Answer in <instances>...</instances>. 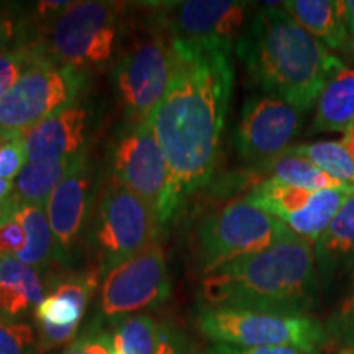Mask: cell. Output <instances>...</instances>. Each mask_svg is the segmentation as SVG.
<instances>
[{
	"instance_id": "7402d4cb",
	"label": "cell",
	"mask_w": 354,
	"mask_h": 354,
	"mask_svg": "<svg viewBox=\"0 0 354 354\" xmlns=\"http://www.w3.org/2000/svg\"><path fill=\"white\" fill-rule=\"evenodd\" d=\"M251 179L258 180V183L261 180H277L281 184L307 190L348 187V184L339 183L326 172L318 169L307 158L299 156L292 151H287L282 156L256 167L251 172Z\"/></svg>"
},
{
	"instance_id": "d4e9b609",
	"label": "cell",
	"mask_w": 354,
	"mask_h": 354,
	"mask_svg": "<svg viewBox=\"0 0 354 354\" xmlns=\"http://www.w3.org/2000/svg\"><path fill=\"white\" fill-rule=\"evenodd\" d=\"M289 151L307 158L318 169L354 187V154L343 141L318 140L299 146H292Z\"/></svg>"
},
{
	"instance_id": "836d02e7",
	"label": "cell",
	"mask_w": 354,
	"mask_h": 354,
	"mask_svg": "<svg viewBox=\"0 0 354 354\" xmlns=\"http://www.w3.org/2000/svg\"><path fill=\"white\" fill-rule=\"evenodd\" d=\"M26 236L15 216L0 220V256H17L25 248Z\"/></svg>"
},
{
	"instance_id": "e575fe53",
	"label": "cell",
	"mask_w": 354,
	"mask_h": 354,
	"mask_svg": "<svg viewBox=\"0 0 354 354\" xmlns=\"http://www.w3.org/2000/svg\"><path fill=\"white\" fill-rule=\"evenodd\" d=\"M207 354H312L295 348H238L232 344L214 343ZM315 354V353H313Z\"/></svg>"
},
{
	"instance_id": "5bb4252c",
	"label": "cell",
	"mask_w": 354,
	"mask_h": 354,
	"mask_svg": "<svg viewBox=\"0 0 354 354\" xmlns=\"http://www.w3.org/2000/svg\"><path fill=\"white\" fill-rule=\"evenodd\" d=\"M287 102L269 95H254L245 102L234 131L240 156L253 165H266L290 149L304 118Z\"/></svg>"
},
{
	"instance_id": "ab89813d",
	"label": "cell",
	"mask_w": 354,
	"mask_h": 354,
	"mask_svg": "<svg viewBox=\"0 0 354 354\" xmlns=\"http://www.w3.org/2000/svg\"><path fill=\"white\" fill-rule=\"evenodd\" d=\"M10 136H12L10 131H6V130H2V128H0V146L6 143V141L10 138Z\"/></svg>"
},
{
	"instance_id": "ac0fdd59",
	"label": "cell",
	"mask_w": 354,
	"mask_h": 354,
	"mask_svg": "<svg viewBox=\"0 0 354 354\" xmlns=\"http://www.w3.org/2000/svg\"><path fill=\"white\" fill-rule=\"evenodd\" d=\"M317 271L323 290L354 276V192L349 196L322 236L313 245Z\"/></svg>"
},
{
	"instance_id": "603a6c76",
	"label": "cell",
	"mask_w": 354,
	"mask_h": 354,
	"mask_svg": "<svg viewBox=\"0 0 354 354\" xmlns=\"http://www.w3.org/2000/svg\"><path fill=\"white\" fill-rule=\"evenodd\" d=\"M13 216L20 221L26 236L25 248L15 258L37 271L46 268L53 258H57V250L44 205L21 203Z\"/></svg>"
},
{
	"instance_id": "f546056e",
	"label": "cell",
	"mask_w": 354,
	"mask_h": 354,
	"mask_svg": "<svg viewBox=\"0 0 354 354\" xmlns=\"http://www.w3.org/2000/svg\"><path fill=\"white\" fill-rule=\"evenodd\" d=\"M0 354H37V336L28 323L0 318Z\"/></svg>"
},
{
	"instance_id": "30bf717a",
	"label": "cell",
	"mask_w": 354,
	"mask_h": 354,
	"mask_svg": "<svg viewBox=\"0 0 354 354\" xmlns=\"http://www.w3.org/2000/svg\"><path fill=\"white\" fill-rule=\"evenodd\" d=\"M171 276L165 251L154 241L141 253L102 274L97 320L110 323L156 308L171 295Z\"/></svg>"
},
{
	"instance_id": "f35d334b",
	"label": "cell",
	"mask_w": 354,
	"mask_h": 354,
	"mask_svg": "<svg viewBox=\"0 0 354 354\" xmlns=\"http://www.w3.org/2000/svg\"><path fill=\"white\" fill-rule=\"evenodd\" d=\"M342 141L348 146L349 151L354 154V122H353V125L349 127L346 131H344V138Z\"/></svg>"
},
{
	"instance_id": "e0dca14e",
	"label": "cell",
	"mask_w": 354,
	"mask_h": 354,
	"mask_svg": "<svg viewBox=\"0 0 354 354\" xmlns=\"http://www.w3.org/2000/svg\"><path fill=\"white\" fill-rule=\"evenodd\" d=\"M88 128L91 109L77 102L15 135L24 148L26 162L68 161L86 151Z\"/></svg>"
},
{
	"instance_id": "3957f363",
	"label": "cell",
	"mask_w": 354,
	"mask_h": 354,
	"mask_svg": "<svg viewBox=\"0 0 354 354\" xmlns=\"http://www.w3.org/2000/svg\"><path fill=\"white\" fill-rule=\"evenodd\" d=\"M322 290L313 246L290 233L261 253L205 274L198 307L312 315Z\"/></svg>"
},
{
	"instance_id": "8fae6325",
	"label": "cell",
	"mask_w": 354,
	"mask_h": 354,
	"mask_svg": "<svg viewBox=\"0 0 354 354\" xmlns=\"http://www.w3.org/2000/svg\"><path fill=\"white\" fill-rule=\"evenodd\" d=\"M109 165L113 183L143 198L161 215L171 176L149 120L127 122L118 128L109 149Z\"/></svg>"
},
{
	"instance_id": "52a82bcc",
	"label": "cell",
	"mask_w": 354,
	"mask_h": 354,
	"mask_svg": "<svg viewBox=\"0 0 354 354\" xmlns=\"http://www.w3.org/2000/svg\"><path fill=\"white\" fill-rule=\"evenodd\" d=\"M290 233L282 221L246 197L236 198L212 212L198 225L197 248L203 276L236 259L261 253Z\"/></svg>"
},
{
	"instance_id": "277c9868",
	"label": "cell",
	"mask_w": 354,
	"mask_h": 354,
	"mask_svg": "<svg viewBox=\"0 0 354 354\" xmlns=\"http://www.w3.org/2000/svg\"><path fill=\"white\" fill-rule=\"evenodd\" d=\"M128 7L107 0L71 2L44 21L30 43L43 59L88 73L113 56L127 28Z\"/></svg>"
},
{
	"instance_id": "4316f807",
	"label": "cell",
	"mask_w": 354,
	"mask_h": 354,
	"mask_svg": "<svg viewBox=\"0 0 354 354\" xmlns=\"http://www.w3.org/2000/svg\"><path fill=\"white\" fill-rule=\"evenodd\" d=\"M323 325L330 342L338 344L339 349H354V276L348 290Z\"/></svg>"
},
{
	"instance_id": "ba28073f",
	"label": "cell",
	"mask_w": 354,
	"mask_h": 354,
	"mask_svg": "<svg viewBox=\"0 0 354 354\" xmlns=\"http://www.w3.org/2000/svg\"><path fill=\"white\" fill-rule=\"evenodd\" d=\"M161 227L153 205L117 183L110 184L97 202L88 228L100 274L158 241Z\"/></svg>"
},
{
	"instance_id": "b9f144b4",
	"label": "cell",
	"mask_w": 354,
	"mask_h": 354,
	"mask_svg": "<svg viewBox=\"0 0 354 354\" xmlns=\"http://www.w3.org/2000/svg\"><path fill=\"white\" fill-rule=\"evenodd\" d=\"M113 354H117V353H113Z\"/></svg>"
},
{
	"instance_id": "d6a6232c",
	"label": "cell",
	"mask_w": 354,
	"mask_h": 354,
	"mask_svg": "<svg viewBox=\"0 0 354 354\" xmlns=\"http://www.w3.org/2000/svg\"><path fill=\"white\" fill-rule=\"evenodd\" d=\"M156 354H196L192 342L183 330L172 323L159 325V342Z\"/></svg>"
},
{
	"instance_id": "9c48e42d",
	"label": "cell",
	"mask_w": 354,
	"mask_h": 354,
	"mask_svg": "<svg viewBox=\"0 0 354 354\" xmlns=\"http://www.w3.org/2000/svg\"><path fill=\"white\" fill-rule=\"evenodd\" d=\"M87 86V71L37 59L0 99V128L28 130L56 110L81 102Z\"/></svg>"
},
{
	"instance_id": "2e32d148",
	"label": "cell",
	"mask_w": 354,
	"mask_h": 354,
	"mask_svg": "<svg viewBox=\"0 0 354 354\" xmlns=\"http://www.w3.org/2000/svg\"><path fill=\"white\" fill-rule=\"evenodd\" d=\"M94 167L87 149L74 161L68 174L44 203L56 240L57 259L71 253L81 240L95 198Z\"/></svg>"
},
{
	"instance_id": "d590c367",
	"label": "cell",
	"mask_w": 354,
	"mask_h": 354,
	"mask_svg": "<svg viewBox=\"0 0 354 354\" xmlns=\"http://www.w3.org/2000/svg\"><path fill=\"white\" fill-rule=\"evenodd\" d=\"M343 20L349 37L354 38V0H342Z\"/></svg>"
},
{
	"instance_id": "5b68a950",
	"label": "cell",
	"mask_w": 354,
	"mask_h": 354,
	"mask_svg": "<svg viewBox=\"0 0 354 354\" xmlns=\"http://www.w3.org/2000/svg\"><path fill=\"white\" fill-rule=\"evenodd\" d=\"M197 326L212 343L238 348H295L313 354L330 342L325 325L312 315L198 307Z\"/></svg>"
},
{
	"instance_id": "8992f818",
	"label": "cell",
	"mask_w": 354,
	"mask_h": 354,
	"mask_svg": "<svg viewBox=\"0 0 354 354\" xmlns=\"http://www.w3.org/2000/svg\"><path fill=\"white\" fill-rule=\"evenodd\" d=\"M176 71L174 41L149 20L123 50L113 71L115 91L127 122L149 120L169 91Z\"/></svg>"
},
{
	"instance_id": "4dcf8cb0",
	"label": "cell",
	"mask_w": 354,
	"mask_h": 354,
	"mask_svg": "<svg viewBox=\"0 0 354 354\" xmlns=\"http://www.w3.org/2000/svg\"><path fill=\"white\" fill-rule=\"evenodd\" d=\"M37 59H43L33 48L32 43L0 56V99L19 81L28 66Z\"/></svg>"
},
{
	"instance_id": "cb8c5ba5",
	"label": "cell",
	"mask_w": 354,
	"mask_h": 354,
	"mask_svg": "<svg viewBox=\"0 0 354 354\" xmlns=\"http://www.w3.org/2000/svg\"><path fill=\"white\" fill-rule=\"evenodd\" d=\"M76 158L68 159V161L26 162L13 183L15 197L20 203H33V205L46 203L53 190L59 185L73 167Z\"/></svg>"
},
{
	"instance_id": "74e56055",
	"label": "cell",
	"mask_w": 354,
	"mask_h": 354,
	"mask_svg": "<svg viewBox=\"0 0 354 354\" xmlns=\"http://www.w3.org/2000/svg\"><path fill=\"white\" fill-rule=\"evenodd\" d=\"M13 183L10 180H6V179H0V202L7 201L8 197L13 194Z\"/></svg>"
},
{
	"instance_id": "44dd1931",
	"label": "cell",
	"mask_w": 354,
	"mask_h": 354,
	"mask_svg": "<svg viewBox=\"0 0 354 354\" xmlns=\"http://www.w3.org/2000/svg\"><path fill=\"white\" fill-rule=\"evenodd\" d=\"M354 122V68L339 71L315 104L313 131H346Z\"/></svg>"
},
{
	"instance_id": "7c38bea8",
	"label": "cell",
	"mask_w": 354,
	"mask_h": 354,
	"mask_svg": "<svg viewBox=\"0 0 354 354\" xmlns=\"http://www.w3.org/2000/svg\"><path fill=\"white\" fill-rule=\"evenodd\" d=\"M149 20L172 39L185 43H216L234 46L246 26L251 2L185 0L149 2Z\"/></svg>"
},
{
	"instance_id": "7a4b0ae2",
	"label": "cell",
	"mask_w": 354,
	"mask_h": 354,
	"mask_svg": "<svg viewBox=\"0 0 354 354\" xmlns=\"http://www.w3.org/2000/svg\"><path fill=\"white\" fill-rule=\"evenodd\" d=\"M277 6L258 8L234 50L264 95L307 113L326 84L346 66Z\"/></svg>"
},
{
	"instance_id": "83f0119b",
	"label": "cell",
	"mask_w": 354,
	"mask_h": 354,
	"mask_svg": "<svg viewBox=\"0 0 354 354\" xmlns=\"http://www.w3.org/2000/svg\"><path fill=\"white\" fill-rule=\"evenodd\" d=\"M35 35L30 20L20 7L0 3V56L32 41Z\"/></svg>"
},
{
	"instance_id": "f1b7e54d",
	"label": "cell",
	"mask_w": 354,
	"mask_h": 354,
	"mask_svg": "<svg viewBox=\"0 0 354 354\" xmlns=\"http://www.w3.org/2000/svg\"><path fill=\"white\" fill-rule=\"evenodd\" d=\"M113 336L105 323L94 318L76 338L69 343L63 354H113Z\"/></svg>"
},
{
	"instance_id": "4fadbf2b",
	"label": "cell",
	"mask_w": 354,
	"mask_h": 354,
	"mask_svg": "<svg viewBox=\"0 0 354 354\" xmlns=\"http://www.w3.org/2000/svg\"><path fill=\"white\" fill-rule=\"evenodd\" d=\"M353 192V185L343 189L307 190L277 180H261L245 197L313 246Z\"/></svg>"
},
{
	"instance_id": "8d00e7d4",
	"label": "cell",
	"mask_w": 354,
	"mask_h": 354,
	"mask_svg": "<svg viewBox=\"0 0 354 354\" xmlns=\"http://www.w3.org/2000/svg\"><path fill=\"white\" fill-rule=\"evenodd\" d=\"M20 205L21 203L19 202V198L15 197V194H12L7 201L0 202V220L7 218V216H12L17 210H19Z\"/></svg>"
},
{
	"instance_id": "d6986e66",
	"label": "cell",
	"mask_w": 354,
	"mask_h": 354,
	"mask_svg": "<svg viewBox=\"0 0 354 354\" xmlns=\"http://www.w3.org/2000/svg\"><path fill=\"white\" fill-rule=\"evenodd\" d=\"M44 299V284L37 269L15 256H0V318L17 320L37 310Z\"/></svg>"
},
{
	"instance_id": "484cf974",
	"label": "cell",
	"mask_w": 354,
	"mask_h": 354,
	"mask_svg": "<svg viewBox=\"0 0 354 354\" xmlns=\"http://www.w3.org/2000/svg\"><path fill=\"white\" fill-rule=\"evenodd\" d=\"M112 336L117 354H156L159 325L148 313H136L115 322Z\"/></svg>"
},
{
	"instance_id": "ffe728a7",
	"label": "cell",
	"mask_w": 354,
	"mask_h": 354,
	"mask_svg": "<svg viewBox=\"0 0 354 354\" xmlns=\"http://www.w3.org/2000/svg\"><path fill=\"white\" fill-rule=\"evenodd\" d=\"M281 7L330 51L348 46L349 33L343 20L342 0H287L281 2Z\"/></svg>"
},
{
	"instance_id": "60d3db41",
	"label": "cell",
	"mask_w": 354,
	"mask_h": 354,
	"mask_svg": "<svg viewBox=\"0 0 354 354\" xmlns=\"http://www.w3.org/2000/svg\"><path fill=\"white\" fill-rule=\"evenodd\" d=\"M315 354H320V353H315ZM333 354H354V349H339V351H336Z\"/></svg>"
},
{
	"instance_id": "9a60e30c",
	"label": "cell",
	"mask_w": 354,
	"mask_h": 354,
	"mask_svg": "<svg viewBox=\"0 0 354 354\" xmlns=\"http://www.w3.org/2000/svg\"><path fill=\"white\" fill-rule=\"evenodd\" d=\"M100 276L95 269L53 279L50 290L35 310L39 349L50 351L76 338L87 305L100 286Z\"/></svg>"
},
{
	"instance_id": "6da1fadb",
	"label": "cell",
	"mask_w": 354,
	"mask_h": 354,
	"mask_svg": "<svg viewBox=\"0 0 354 354\" xmlns=\"http://www.w3.org/2000/svg\"><path fill=\"white\" fill-rule=\"evenodd\" d=\"M174 41L171 87L149 125L169 167V190L159 220L166 225L185 201L210 184L220 156L234 71L233 46Z\"/></svg>"
},
{
	"instance_id": "1f68e13d",
	"label": "cell",
	"mask_w": 354,
	"mask_h": 354,
	"mask_svg": "<svg viewBox=\"0 0 354 354\" xmlns=\"http://www.w3.org/2000/svg\"><path fill=\"white\" fill-rule=\"evenodd\" d=\"M25 165L26 158L24 148H21V143L15 133H12L10 138L0 146V179L12 183L13 179H17Z\"/></svg>"
}]
</instances>
